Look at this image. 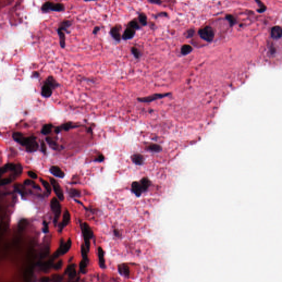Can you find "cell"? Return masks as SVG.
Segmentation results:
<instances>
[{"mask_svg": "<svg viewBox=\"0 0 282 282\" xmlns=\"http://www.w3.org/2000/svg\"><path fill=\"white\" fill-rule=\"evenodd\" d=\"M136 33V31L132 29L131 28L127 26L121 36L122 39L124 40H128L133 39L135 36Z\"/></svg>", "mask_w": 282, "mask_h": 282, "instance_id": "8", "label": "cell"}, {"mask_svg": "<svg viewBox=\"0 0 282 282\" xmlns=\"http://www.w3.org/2000/svg\"><path fill=\"white\" fill-rule=\"evenodd\" d=\"M16 168V164L13 163H9L4 165V166L0 168V178L8 171H14Z\"/></svg>", "mask_w": 282, "mask_h": 282, "instance_id": "17", "label": "cell"}, {"mask_svg": "<svg viewBox=\"0 0 282 282\" xmlns=\"http://www.w3.org/2000/svg\"><path fill=\"white\" fill-rule=\"evenodd\" d=\"M65 5L62 4H60V3L54 4L52 2L50 6V11H54V12H62L65 10Z\"/></svg>", "mask_w": 282, "mask_h": 282, "instance_id": "19", "label": "cell"}, {"mask_svg": "<svg viewBox=\"0 0 282 282\" xmlns=\"http://www.w3.org/2000/svg\"><path fill=\"white\" fill-rule=\"evenodd\" d=\"M50 171L57 178H63L65 176V173L57 166H52L50 169Z\"/></svg>", "mask_w": 282, "mask_h": 282, "instance_id": "14", "label": "cell"}, {"mask_svg": "<svg viewBox=\"0 0 282 282\" xmlns=\"http://www.w3.org/2000/svg\"><path fill=\"white\" fill-rule=\"evenodd\" d=\"M46 141L48 142L49 145L50 146V147L52 148L53 149L57 150L58 149L59 146H58L57 143H56V142L51 139V137H47L46 139Z\"/></svg>", "mask_w": 282, "mask_h": 282, "instance_id": "30", "label": "cell"}, {"mask_svg": "<svg viewBox=\"0 0 282 282\" xmlns=\"http://www.w3.org/2000/svg\"><path fill=\"white\" fill-rule=\"evenodd\" d=\"M45 83L48 84V85L52 89H54L60 86V84L57 82L52 76H49L47 78Z\"/></svg>", "mask_w": 282, "mask_h": 282, "instance_id": "22", "label": "cell"}, {"mask_svg": "<svg viewBox=\"0 0 282 282\" xmlns=\"http://www.w3.org/2000/svg\"><path fill=\"white\" fill-rule=\"evenodd\" d=\"M193 49L191 47L190 45H184L182 46L181 48V54L183 55H186L187 54H190V52L192 51Z\"/></svg>", "mask_w": 282, "mask_h": 282, "instance_id": "32", "label": "cell"}, {"mask_svg": "<svg viewBox=\"0 0 282 282\" xmlns=\"http://www.w3.org/2000/svg\"><path fill=\"white\" fill-rule=\"evenodd\" d=\"M81 253H82L83 260L86 261L87 262L88 261L87 249L83 245H82L81 246Z\"/></svg>", "mask_w": 282, "mask_h": 282, "instance_id": "41", "label": "cell"}, {"mask_svg": "<svg viewBox=\"0 0 282 282\" xmlns=\"http://www.w3.org/2000/svg\"><path fill=\"white\" fill-rule=\"evenodd\" d=\"M22 171H23V168H22V165L20 164H18L16 165V168L13 172H14V174L16 176H19L22 174Z\"/></svg>", "mask_w": 282, "mask_h": 282, "instance_id": "38", "label": "cell"}, {"mask_svg": "<svg viewBox=\"0 0 282 282\" xmlns=\"http://www.w3.org/2000/svg\"><path fill=\"white\" fill-rule=\"evenodd\" d=\"M51 2H46L44 4L42 7H41V9L42 11L44 12H48L49 11H50V6L51 4Z\"/></svg>", "mask_w": 282, "mask_h": 282, "instance_id": "40", "label": "cell"}, {"mask_svg": "<svg viewBox=\"0 0 282 282\" xmlns=\"http://www.w3.org/2000/svg\"><path fill=\"white\" fill-rule=\"evenodd\" d=\"M28 176L30 177V178H32L33 179H36L38 178V176H37V174L35 173L34 172L32 171H29L28 172Z\"/></svg>", "mask_w": 282, "mask_h": 282, "instance_id": "46", "label": "cell"}, {"mask_svg": "<svg viewBox=\"0 0 282 282\" xmlns=\"http://www.w3.org/2000/svg\"><path fill=\"white\" fill-rule=\"evenodd\" d=\"M70 197H79L81 196V192L77 189L71 188L69 191Z\"/></svg>", "mask_w": 282, "mask_h": 282, "instance_id": "37", "label": "cell"}, {"mask_svg": "<svg viewBox=\"0 0 282 282\" xmlns=\"http://www.w3.org/2000/svg\"><path fill=\"white\" fill-rule=\"evenodd\" d=\"M49 278L48 277H43L41 279V282H49Z\"/></svg>", "mask_w": 282, "mask_h": 282, "instance_id": "54", "label": "cell"}, {"mask_svg": "<svg viewBox=\"0 0 282 282\" xmlns=\"http://www.w3.org/2000/svg\"><path fill=\"white\" fill-rule=\"evenodd\" d=\"M24 183L26 185H31L33 186V187L35 188H36V189H38V190H41V188L38 185L36 184L35 182L33 181H31V180H26L24 182Z\"/></svg>", "mask_w": 282, "mask_h": 282, "instance_id": "39", "label": "cell"}, {"mask_svg": "<svg viewBox=\"0 0 282 282\" xmlns=\"http://www.w3.org/2000/svg\"><path fill=\"white\" fill-rule=\"evenodd\" d=\"M87 262L86 261L83 260L81 261L79 263V269L80 271L83 274L86 273L87 272Z\"/></svg>", "mask_w": 282, "mask_h": 282, "instance_id": "35", "label": "cell"}, {"mask_svg": "<svg viewBox=\"0 0 282 282\" xmlns=\"http://www.w3.org/2000/svg\"><path fill=\"white\" fill-rule=\"evenodd\" d=\"M41 151L43 152V153H44V154L46 153V144H45V143L44 141H41Z\"/></svg>", "mask_w": 282, "mask_h": 282, "instance_id": "47", "label": "cell"}, {"mask_svg": "<svg viewBox=\"0 0 282 282\" xmlns=\"http://www.w3.org/2000/svg\"><path fill=\"white\" fill-rule=\"evenodd\" d=\"M14 188L16 191L18 192L21 195L23 196L25 194V188L24 186L22 185H21V184H17V185H15L14 186Z\"/></svg>", "mask_w": 282, "mask_h": 282, "instance_id": "36", "label": "cell"}, {"mask_svg": "<svg viewBox=\"0 0 282 282\" xmlns=\"http://www.w3.org/2000/svg\"><path fill=\"white\" fill-rule=\"evenodd\" d=\"M72 246V241L71 239H69L67 241L64 243L62 241L61 243V245L60 247L59 248V251L60 252V254L61 255H65L67 252L70 250L71 247Z\"/></svg>", "mask_w": 282, "mask_h": 282, "instance_id": "11", "label": "cell"}, {"mask_svg": "<svg viewBox=\"0 0 282 282\" xmlns=\"http://www.w3.org/2000/svg\"><path fill=\"white\" fill-rule=\"evenodd\" d=\"M72 23L70 20H64L62 22H61L60 26L59 27V29H60L61 31H65L67 33H69V31H67V29L70 28V26H72Z\"/></svg>", "mask_w": 282, "mask_h": 282, "instance_id": "21", "label": "cell"}, {"mask_svg": "<svg viewBox=\"0 0 282 282\" xmlns=\"http://www.w3.org/2000/svg\"><path fill=\"white\" fill-rule=\"evenodd\" d=\"M131 159L136 165H141L144 162V156L140 154H135L131 156Z\"/></svg>", "mask_w": 282, "mask_h": 282, "instance_id": "18", "label": "cell"}, {"mask_svg": "<svg viewBox=\"0 0 282 282\" xmlns=\"http://www.w3.org/2000/svg\"><path fill=\"white\" fill-rule=\"evenodd\" d=\"M118 270L120 273L125 277H129L130 274V269L126 265H119L118 266Z\"/></svg>", "mask_w": 282, "mask_h": 282, "instance_id": "25", "label": "cell"}, {"mask_svg": "<svg viewBox=\"0 0 282 282\" xmlns=\"http://www.w3.org/2000/svg\"><path fill=\"white\" fill-rule=\"evenodd\" d=\"M282 29L279 26H275L271 29V36L273 39L278 40L282 37Z\"/></svg>", "mask_w": 282, "mask_h": 282, "instance_id": "13", "label": "cell"}, {"mask_svg": "<svg viewBox=\"0 0 282 282\" xmlns=\"http://www.w3.org/2000/svg\"><path fill=\"white\" fill-rule=\"evenodd\" d=\"M121 29V26L116 25L112 27L110 31V34L113 39L117 42H120L121 40V34L120 33Z\"/></svg>", "mask_w": 282, "mask_h": 282, "instance_id": "7", "label": "cell"}, {"mask_svg": "<svg viewBox=\"0 0 282 282\" xmlns=\"http://www.w3.org/2000/svg\"><path fill=\"white\" fill-rule=\"evenodd\" d=\"M131 191L137 197H139L143 192V190L141 186L140 183L137 181L132 182L131 185Z\"/></svg>", "mask_w": 282, "mask_h": 282, "instance_id": "12", "label": "cell"}, {"mask_svg": "<svg viewBox=\"0 0 282 282\" xmlns=\"http://www.w3.org/2000/svg\"><path fill=\"white\" fill-rule=\"evenodd\" d=\"M104 160V156L102 154H100L99 156H98L96 159L94 160L95 161H98V162H102Z\"/></svg>", "mask_w": 282, "mask_h": 282, "instance_id": "49", "label": "cell"}, {"mask_svg": "<svg viewBox=\"0 0 282 282\" xmlns=\"http://www.w3.org/2000/svg\"><path fill=\"white\" fill-rule=\"evenodd\" d=\"M226 19L229 21V23H230V26H233L234 24H235V22H236V19L232 15H227L226 16Z\"/></svg>", "mask_w": 282, "mask_h": 282, "instance_id": "42", "label": "cell"}, {"mask_svg": "<svg viewBox=\"0 0 282 282\" xmlns=\"http://www.w3.org/2000/svg\"><path fill=\"white\" fill-rule=\"evenodd\" d=\"M98 258H99V263L100 267L102 268H104L105 267V263L104 255V251L101 247L98 248Z\"/></svg>", "mask_w": 282, "mask_h": 282, "instance_id": "23", "label": "cell"}, {"mask_svg": "<svg viewBox=\"0 0 282 282\" xmlns=\"http://www.w3.org/2000/svg\"><path fill=\"white\" fill-rule=\"evenodd\" d=\"M11 181L12 180L10 178H4V179L0 180V186L9 184L11 182Z\"/></svg>", "mask_w": 282, "mask_h": 282, "instance_id": "43", "label": "cell"}, {"mask_svg": "<svg viewBox=\"0 0 282 282\" xmlns=\"http://www.w3.org/2000/svg\"><path fill=\"white\" fill-rule=\"evenodd\" d=\"M13 139L16 142L19 143L22 146H24V144L26 141V137H24L23 135L21 132H14L12 135Z\"/></svg>", "mask_w": 282, "mask_h": 282, "instance_id": "15", "label": "cell"}, {"mask_svg": "<svg viewBox=\"0 0 282 282\" xmlns=\"http://www.w3.org/2000/svg\"><path fill=\"white\" fill-rule=\"evenodd\" d=\"M195 33V31L193 29H190V30H188L186 32V36L187 38H191L193 34Z\"/></svg>", "mask_w": 282, "mask_h": 282, "instance_id": "48", "label": "cell"}, {"mask_svg": "<svg viewBox=\"0 0 282 282\" xmlns=\"http://www.w3.org/2000/svg\"><path fill=\"white\" fill-rule=\"evenodd\" d=\"M200 37L207 42H211L214 38V32L212 28L209 26H205L198 31Z\"/></svg>", "mask_w": 282, "mask_h": 282, "instance_id": "3", "label": "cell"}, {"mask_svg": "<svg viewBox=\"0 0 282 282\" xmlns=\"http://www.w3.org/2000/svg\"><path fill=\"white\" fill-rule=\"evenodd\" d=\"M139 21L142 26H146L147 25V17L144 13H139Z\"/></svg>", "mask_w": 282, "mask_h": 282, "instance_id": "27", "label": "cell"}, {"mask_svg": "<svg viewBox=\"0 0 282 282\" xmlns=\"http://www.w3.org/2000/svg\"><path fill=\"white\" fill-rule=\"evenodd\" d=\"M33 76L34 77H38L39 76V74L38 72H35L34 74H33Z\"/></svg>", "mask_w": 282, "mask_h": 282, "instance_id": "55", "label": "cell"}, {"mask_svg": "<svg viewBox=\"0 0 282 282\" xmlns=\"http://www.w3.org/2000/svg\"><path fill=\"white\" fill-rule=\"evenodd\" d=\"M100 30V27L99 26H96L94 28L93 30V34H94V35H96Z\"/></svg>", "mask_w": 282, "mask_h": 282, "instance_id": "50", "label": "cell"}, {"mask_svg": "<svg viewBox=\"0 0 282 282\" xmlns=\"http://www.w3.org/2000/svg\"><path fill=\"white\" fill-rule=\"evenodd\" d=\"M81 227L84 240L85 247L88 251L90 249V239H91L93 236V232L90 226L87 223H84L83 224L81 223Z\"/></svg>", "mask_w": 282, "mask_h": 282, "instance_id": "1", "label": "cell"}, {"mask_svg": "<svg viewBox=\"0 0 282 282\" xmlns=\"http://www.w3.org/2000/svg\"><path fill=\"white\" fill-rule=\"evenodd\" d=\"M127 26L131 28L132 29H134L136 31H138L141 29V26L136 19H133L130 22L128 23Z\"/></svg>", "mask_w": 282, "mask_h": 282, "instance_id": "28", "label": "cell"}, {"mask_svg": "<svg viewBox=\"0 0 282 282\" xmlns=\"http://www.w3.org/2000/svg\"><path fill=\"white\" fill-rule=\"evenodd\" d=\"M57 34L59 36L60 39V45L61 48L65 49L66 47V36L64 31L60 30V29H57Z\"/></svg>", "mask_w": 282, "mask_h": 282, "instance_id": "20", "label": "cell"}, {"mask_svg": "<svg viewBox=\"0 0 282 282\" xmlns=\"http://www.w3.org/2000/svg\"><path fill=\"white\" fill-rule=\"evenodd\" d=\"M62 280V277H61L60 276H59V275H57V276H55V278H54V281L55 282H60Z\"/></svg>", "mask_w": 282, "mask_h": 282, "instance_id": "53", "label": "cell"}, {"mask_svg": "<svg viewBox=\"0 0 282 282\" xmlns=\"http://www.w3.org/2000/svg\"><path fill=\"white\" fill-rule=\"evenodd\" d=\"M70 220H71V215H70V212L69 211L68 209H66L64 212L62 221L59 226L60 231H62L65 226L69 224V223H70Z\"/></svg>", "mask_w": 282, "mask_h": 282, "instance_id": "9", "label": "cell"}, {"mask_svg": "<svg viewBox=\"0 0 282 282\" xmlns=\"http://www.w3.org/2000/svg\"><path fill=\"white\" fill-rule=\"evenodd\" d=\"M52 127H53V126H52V124H51L45 125L41 129V134H43L44 135L49 134L51 132Z\"/></svg>", "mask_w": 282, "mask_h": 282, "instance_id": "29", "label": "cell"}, {"mask_svg": "<svg viewBox=\"0 0 282 282\" xmlns=\"http://www.w3.org/2000/svg\"><path fill=\"white\" fill-rule=\"evenodd\" d=\"M24 146L26 147V151L29 152L36 151L39 148L38 143L35 141V137L34 136L26 137Z\"/></svg>", "mask_w": 282, "mask_h": 282, "instance_id": "5", "label": "cell"}, {"mask_svg": "<svg viewBox=\"0 0 282 282\" xmlns=\"http://www.w3.org/2000/svg\"><path fill=\"white\" fill-rule=\"evenodd\" d=\"M40 181L41 183H42V185H43V186L44 187V188H45V190L47 191L49 194H50L51 192V186L50 185L49 183L46 181V180H44L43 178H40Z\"/></svg>", "mask_w": 282, "mask_h": 282, "instance_id": "34", "label": "cell"}, {"mask_svg": "<svg viewBox=\"0 0 282 282\" xmlns=\"http://www.w3.org/2000/svg\"><path fill=\"white\" fill-rule=\"evenodd\" d=\"M66 273L69 274V276L70 278H74L77 274V272L75 269V265L71 264L68 266L66 269Z\"/></svg>", "mask_w": 282, "mask_h": 282, "instance_id": "24", "label": "cell"}, {"mask_svg": "<svg viewBox=\"0 0 282 282\" xmlns=\"http://www.w3.org/2000/svg\"><path fill=\"white\" fill-rule=\"evenodd\" d=\"M41 95L45 98L50 97L52 94V89L48 84L45 83L41 88Z\"/></svg>", "mask_w": 282, "mask_h": 282, "instance_id": "16", "label": "cell"}, {"mask_svg": "<svg viewBox=\"0 0 282 282\" xmlns=\"http://www.w3.org/2000/svg\"><path fill=\"white\" fill-rule=\"evenodd\" d=\"M131 52L136 59H139L141 56V53L136 46H133L131 48Z\"/></svg>", "mask_w": 282, "mask_h": 282, "instance_id": "31", "label": "cell"}, {"mask_svg": "<svg viewBox=\"0 0 282 282\" xmlns=\"http://www.w3.org/2000/svg\"><path fill=\"white\" fill-rule=\"evenodd\" d=\"M148 2L153 4H161V1L159 0H148Z\"/></svg>", "mask_w": 282, "mask_h": 282, "instance_id": "51", "label": "cell"}, {"mask_svg": "<svg viewBox=\"0 0 282 282\" xmlns=\"http://www.w3.org/2000/svg\"><path fill=\"white\" fill-rule=\"evenodd\" d=\"M50 206L51 210L54 214V223L55 225H56L59 218L61 215V205L59 201L57 200L56 198L54 197L51 201Z\"/></svg>", "mask_w": 282, "mask_h": 282, "instance_id": "2", "label": "cell"}, {"mask_svg": "<svg viewBox=\"0 0 282 282\" xmlns=\"http://www.w3.org/2000/svg\"><path fill=\"white\" fill-rule=\"evenodd\" d=\"M256 2H257V3L258 4V6L260 7V8L259 9H258V12H260V13H262V12H263L264 11H266V6H265V5L263 4H262V3L261 1H256Z\"/></svg>", "mask_w": 282, "mask_h": 282, "instance_id": "44", "label": "cell"}, {"mask_svg": "<svg viewBox=\"0 0 282 282\" xmlns=\"http://www.w3.org/2000/svg\"><path fill=\"white\" fill-rule=\"evenodd\" d=\"M139 183H140L141 186L142 188L143 192H146L147 191L148 188H149V187L150 186V185L151 184L150 180L147 178H142V180H141Z\"/></svg>", "mask_w": 282, "mask_h": 282, "instance_id": "26", "label": "cell"}, {"mask_svg": "<svg viewBox=\"0 0 282 282\" xmlns=\"http://www.w3.org/2000/svg\"><path fill=\"white\" fill-rule=\"evenodd\" d=\"M169 95H170V93H164V94L155 93V94H153L152 95L148 96H145V97H142V98H138L137 99V100L140 103H152L155 100L164 98L166 97Z\"/></svg>", "mask_w": 282, "mask_h": 282, "instance_id": "4", "label": "cell"}, {"mask_svg": "<svg viewBox=\"0 0 282 282\" xmlns=\"http://www.w3.org/2000/svg\"><path fill=\"white\" fill-rule=\"evenodd\" d=\"M44 232H48L49 228H48V223L46 221H44Z\"/></svg>", "mask_w": 282, "mask_h": 282, "instance_id": "52", "label": "cell"}, {"mask_svg": "<svg viewBox=\"0 0 282 282\" xmlns=\"http://www.w3.org/2000/svg\"><path fill=\"white\" fill-rule=\"evenodd\" d=\"M80 126H78V125H74L73 124L72 122H66V123H65L64 124H62V125H61L60 126H59V127H57L55 129V132L56 134H59L61 132V131L62 130L65 131H69L70 130V129H74V128H76V127H78Z\"/></svg>", "mask_w": 282, "mask_h": 282, "instance_id": "10", "label": "cell"}, {"mask_svg": "<svg viewBox=\"0 0 282 282\" xmlns=\"http://www.w3.org/2000/svg\"><path fill=\"white\" fill-rule=\"evenodd\" d=\"M148 150L153 152H158L161 151V148L160 146L156 144H151L147 147Z\"/></svg>", "mask_w": 282, "mask_h": 282, "instance_id": "33", "label": "cell"}, {"mask_svg": "<svg viewBox=\"0 0 282 282\" xmlns=\"http://www.w3.org/2000/svg\"><path fill=\"white\" fill-rule=\"evenodd\" d=\"M50 181L52 185L54 191L55 192V193L56 194L57 198L59 200L61 201H62L64 200V195L62 189L61 188V186L60 185L59 183L56 180L53 178H50Z\"/></svg>", "mask_w": 282, "mask_h": 282, "instance_id": "6", "label": "cell"}, {"mask_svg": "<svg viewBox=\"0 0 282 282\" xmlns=\"http://www.w3.org/2000/svg\"><path fill=\"white\" fill-rule=\"evenodd\" d=\"M62 264H63L62 261H58L56 263L54 267L55 269H56V270L60 269L61 268V267H62Z\"/></svg>", "mask_w": 282, "mask_h": 282, "instance_id": "45", "label": "cell"}]
</instances>
